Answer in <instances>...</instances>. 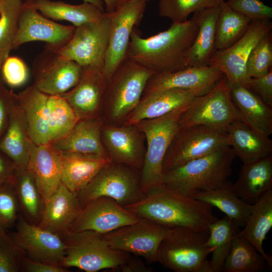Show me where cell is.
Instances as JSON below:
<instances>
[{"mask_svg":"<svg viewBox=\"0 0 272 272\" xmlns=\"http://www.w3.org/2000/svg\"><path fill=\"white\" fill-rule=\"evenodd\" d=\"M1 71H0V82L2 81V79H1Z\"/></svg>","mask_w":272,"mask_h":272,"instance_id":"cell-57","label":"cell"},{"mask_svg":"<svg viewBox=\"0 0 272 272\" xmlns=\"http://www.w3.org/2000/svg\"><path fill=\"white\" fill-rule=\"evenodd\" d=\"M23 1L25 0H23ZM84 2H87L94 4L98 7L101 10L104 11V4L102 0H83Z\"/></svg>","mask_w":272,"mask_h":272,"instance_id":"cell-54","label":"cell"},{"mask_svg":"<svg viewBox=\"0 0 272 272\" xmlns=\"http://www.w3.org/2000/svg\"><path fill=\"white\" fill-rule=\"evenodd\" d=\"M119 268L123 272H151L152 269L147 267L145 263L139 258H130L125 263L121 265Z\"/></svg>","mask_w":272,"mask_h":272,"instance_id":"cell-52","label":"cell"},{"mask_svg":"<svg viewBox=\"0 0 272 272\" xmlns=\"http://www.w3.org/2000/svg\"><path fill=\"white\" fill-rule=\"evenodd\" d=\"M65 245L61 265L87 272L118 268L130 258L129 253L111 247L103 234L91 230L67 231L60 235Z\"/></svg>","mask_w":272,"mask_h":272,"instance_id":"cell-4","label":"cell"},{"mask_svg":"<svg viewBox=\"0 0 272 272\" xmlns=\"http://www.w3.org/2000/svg\"><path fill=\"white\" fill-rule=\"evenodd\" d=\"M251 21L224 2L220 6L216 25L217 51L227 48L236 42L246 31Z\"/></svg>","mask_w":272,"mask_h":272,"instance_id":"cell-39","label":"cell"},{"mask_svg":"<svg viewBox=\"0 0 272 272\" xmlns=\"http://www.w3.org/2000/svg\"><path fill=\"white\" fill-rule=\"evenodd\" d=\"M139 170L111 161L85 188L77 193L82 207L101 196L111 198L124 207L138 201L144 196L141 189Z\"/></svg>","mask_w":272,"mask_h":272,"instance_id":"cell-7","label":"cell"},{"mask_svg":"<svg viewBox=\"0 0 272 272\" xmlns=\"http://www.w3.org/2000/svg\"><path fill=\"white\" fill-rule=\"evenodd\" d=\"M16 95L8 90L0 82V141L2 139L8 126L11 108L15 100Z\"/></svg>","mask_w":272,"mask_h":272,"instance_id":"cell-49","label":"cell"},{"mask_svg":"<svg viewBox=\"0 0 272 272\" xmlns=\"http://www.w3.org/2000/svg\"><path fill=\"white\" fill-rule=\"evenodd\" d=\"M110 23V14L106 12L99 21L76 27L69 42L56 51L82 67L93 66L103 69Z\"/></svg>","mask_w":272,"mask_h":272,"instance_id":"cell-11","label":"cell"},{"mask_svg":"<svg viewBox=\"0 0 272 272\" xmlns=\"http://www.w3.org/2000/svg\"><path fill=\"white\" fill-rule=\"evenodd\" d=\"M29 139L25 118L16 95L6 130L0 141V151L13 161L18 170L27 169Z\"/></svg>","mask_w":272,"mask_h":272,"instance_id":"cell-32","label":"cell"},{"mask_svg":"<svg viewBox=\"0 0 272 272\" xmlns=\"http://www.w3.org/2000/svg\"><path fill=\"white\" fill-rule=\"evenodd\" d=\"M48 96L34 86L16 95L17 102L25 118L28 135L37 145L49 144Z\"/></svg>","mask_w":272,"mask_h":272,"instance_id":"cell-25","label":"cell"},{"mask_svg":"<svg viewBox=\"0 0 272 272\" xmlns=\"http://www.w3.org/2000/svg\"><path fill=\"white\" fill-rule=\"evenodd\" d=\"M230 91L223 75L210 91L195 97L181 115L179 128L202 124L227 131L233 122L243 121L232 100Z\"/></svg>","mask_w":272,"mask_h":272,"instance_id":"cell-8","label":"cell"},{"mask_svg":"<svg viewBox=\"0 0 272 272\" xmlns=\"http://www.w3.org/2000/svg\"><path fill=\"white\" fill-rule=\"evenodd\" d=\"M232 100L243 121L255 131L269 136L272 133V107L241 85L230 86Z\"/></svg>","mask_w":272,"mask_h":272,"instance_id":"cell-31","label":"cell"},{"mask_svg":"<svg viewBox=\"0 0 272 272\" xmlns=\"http://www.w3.org/2000/svg\"><path fill=\"white\" fill-rule=\"evenodd\" d=\"M139 219L114 199L101 196L90 201L82 208L70 231L91 230L105 234Z\"/></svg>","mask_w":272,"mask_h":272,"instance_id":"cell-17","label":"cell"},{"mask_svg":"<svg viewBox=\"0 0 272 272\" xmlns=\"http://www.w3.org/2000/svg\"><path fill=\"white\" fill-rule=\"evenodd\" d=\"M239 231L233 238L231 249L224 262L222 271H263L268 266L265 259L248 241L239 235Z\"/></svg>","mask_w":272,"mask_h":272,"instance_id":"cell-38","label":"cell"},{"mask_svg":"<svg viewBox=\"0 0 272 272\" xmlns=\"http://www.w3.org/2000/svg\"><path fill=\"white\" fill-rule=\"evenodd\" d=\"M1 75L3 80L9 86L19 87L27 82L29 70L21 58L9 55L2 65Z\"/></svg>","mask_w":272,"mask_h":272,"instance_id":"cell-46","label":"cell"},{"mask_svg":"<svg viewBox=\"0 0 272 272\" xmlns=\"http://www.w3.org/2000/svg\"><path fill=\"white\" fill-rule=\"evenodd\" d=\"M17 171L13 161L0 151V185L13 182Z\"/></svg>","mask_w":272,"mask_h":272,"instance_id":"cell-51","label":"cell"},{"mask_svg":"<svg viewBox=\"0 0 272 272\" xmlns=\"http://www.w3.org/2000/svg\"><path fill=\"white\" fill-rule=\"evenodd\" d=\"M188 106L160 117L142 120L134 124L145 134L147 142L140 177L141 189L144 195L162 184L163 160L179 128L180 117Z\"/></svg>","mask_w":272,"mask_h":272,"instance_id":"cell-5","label":"cell"},{"mask_svg":"<svg viewBox=\"0 0 272 272\" xmlns=\"http://www.w3.org/2000/svg\"><path fill=\"white\" fill-rule=\"evenodd\" d=\"M82 207L77 193L60 182L44 203L38 226L61 235L70 230Z\"/></svg>","mask_w":272,"mask_h":272,"instance_id":"cell-23","label":"cell"},{"mask_svg":"<svg viewBox=\"0 0 272 272\" xmlns=\"http://www.w3.org/2000/svg\"><path fill=\"white\" fill-rule=\"evenodd\" d=\"M141 133L135 125L102 126V141L111 161L141 170L145 154Z\"/></svg>","mask_w":272,"mask_h":272,"instance_id":"cell-20","label":"cell"},{"mask_svg":"<svg viewBox=\"0 0 272 272\" xmlns=\"http://www.w3.org/2000/svg\"><path fill=\"white\" fill-rule=\"evenodd\" d=\"M24 3L48 19L67 21L76 27L96 22L106 13L94 4L84 2L79 5L51 0H25Z\"/></svg>","mask_w":272,"mask_h":272,"instance_id":"cell-30","label":"cell"},{"mask_svg":"<svg viewBox=\"0 0 272 272\" xmlns=\"http://www.w3.org/2000/svg\"><path fill=\"white\" fill-rule=\"evenodd\" d=\"M220 6L196 12L198 29L188 54L189 66L209 65L217 51L216 46V25Z\"/></svg>","mask_w":272,"mask_h":272,"instance_id":"cell-33","label":"cell"},{"mask_svg":"<svg viewBox=\"0 0 272 272\" xmlns=\"http://www.w3.org/2000/svg\"><path fill=\"white\" fill-rule=\"evenodd\" d=\"M28 147L27 170L33 177L45 203L61 182L60 152L50 144L37 145L30 139Z\"/></svg>","mask_w":272,"mask_h":272,"instance_id":"cell-21","label":"cell"},{"mask_svg":"<svg viewBox=\"0 0 272 272\" xmlns=\"http://www.w3.org/2000/svg\"><path fill=\"white\" fill-rule=\"evenodd\" d=\"M246 70L248 78L263 76L272 70L271 31L265 35L252 50Z\"/></svg>","mask_w":272,"mask_h":272,"instance_id":"cell-43","label":"cell"},{"mask_svg":"<svg viewBox=\"0 0 272 272\" xmlns=\"http://www.w3.org/2000/svg\"><path fill=\"white\" fill-rule=\"evenodd\" d=\"M272 107V70L257 78H250L242 85Z\"/></svg>","mask_w":272,"mask_h":272,"instance_id":"cell-48","label":"cell"},{"mask_svg":"<svg viewBox=\"0 0 272 272\" xmlns=\"http://www.w3.org/2000/svg\"><path fill=\"white\" fill-rule=\"evenodd\" d=\"M106 86L102 69L84 66L78 84L60 95L66 99L79 120L93 118L103 101Z\"/></svg>","mask_w":272,"mask_h":272,"instance_id":"cell-22","label":"cell"},{"mask_svg":"<svg viewBox=\"0 0 272 272\" xmlns=\"http://www.w3.org/2000/svg\"><path fill=\"white\" fill-rule=\"evenodd\" d=\"M49 144L66 135L79 118L66 99L61 95H50L47 102Z\"/></svg>","mask_w":272,"mask_h":272,"instance_id":"cell-40","label":"cell"},{"mask_svg":"<svg viewBox=\"0 0 272 272\" xmlns=\"http://www.w3.org/2000/svg\"><path fill=\"white\" fill-rule=\"evenodd\" d=\"M102 126L94 118L80 119L66 135L50 144L60 152L108 157L101 139Z\"/></svg>","mask_w":272,"mask_h":272,"instance_id":"cell-27","label":"cell"},{"mask_svg":"<svg viewBox=\"0 0 272 272\" xmlns=\"http://www.w3.org/2000/svg\"><path fill=\"white\" fill-rule=\"evenodd\" d=\"M171 228L152 220L141 218L103 236L112 248L144 257L149 263L157 262L158 251L163 239Z\"/></svg>","mask_w":272,"mask_h":272,"instance_id":"cell-12","label":"cell"},{"mask_svg":"<svg viewBox=\"0 0 272 272\" xmlns=\"http://www.w3.org/2000/svg\"><path fill=\"white\" fill-rule=\"evenodd\" d=\"M106 7V12L111 13L117 7L118 0H102Z\"/></svg>","mask_w":272,"mask_h":272,"instance_id":"cell-53","label":"cell"},{"mask_svg":"<svg viewBox=\"0 0 272 272\" xmlns=\"http://www.w3.org/2000/svg\"><path fill=\"white\" fill-rule=\"evenodd\" d=\"M124 208L139 218L170 228L184 227L209 233V225L218 219L210 205L176 193L163 184Z\"/></svg>","mask_w":272,"mask_h":272,"instance_id":"cell-2","label":"cell"},{"mask_svg":"<svg viewBox=\"0 0 272 272\" xmlns=\"http://www.w3.org/2000/svg\"><path fill=\"white\" fill-rule=\"evenodd\" d=\"M19 206L13 182L0 185V225L12 228L18 218Z\"/></svg>","mask_w":272,"mask_h":272,"instance_id":"cell-45","label":"cell"},{"mask_svg":"<svg viewBox=\"0 0 272 272\" xmlns=\"http://www.w3.org/2000/svg\"><path fill=\"white\" fill-rule=\"evenodd\" d=\"M195 97L191 92L179 89H166L144 95L126 118L125 124L134 125L142 120L163 116L188 106Z\"/></svg>","mask_w":272,"mask_h":272,"instance_id":"cell-24","label":"cell"},{"mask_svg":"<svg viewBox=\"0 0 272 272\" xmlns=\"http://www.w3.org/2000/svg\"><path fill=\"white\" fill-rule=\"evenodd\" d=\"M22 270L27 272H65V267L57 264L33 260L24 257L22 261Z\"/></svg>","mask_w":272,"mask_h":272,"instance_id":"cell-50","label":"cell"},{"mask_svg":"<svg viewBox=\"0 0 272 272\" xmlns=\"http://www.w3.org/2000/svg\"><path fill=\"white\" fill-rule=\"evenodd\" d=\"M34 85L50 95H60L74 88L81 77L82 66L64 57L56 50L45 47L33 63Z\"/></svg>","mask_w":272,"mask_h":272,"instance_id":"cell-15","label":"cell"},{"mask_svg":"<svg viewBox=\"0 0 272 272\" xmlns=\"http://www.w3.org/2000/svg\"><path fill=\"white\" fill-rule=\"evenodd\" d=\"M272 187V155L246 163L241 167L236 181L232 184L235 193L253 204Z\"/></svg>","mask_w":272,"mask_h":272,"instance_id":"cell-28","label":"cell"},{"mask_svg":"<svg viewBox=\"0 0 272 272\" xmlns=\"http://www.w3.org/2000/svg\"><path fill=\"white\" fill-rule=\"evenodd\" d=\"M146 0H135L118 7L110 14V29L103 74L106 82L126 58L132 31L144 16Z\"/></svg>","mask_w":272,"mask_h":272,"instance_id":"cell-14","label":"cell"},{"mask_svg":"<svg viewBox=\"0 0 272 272\" xmlns=\"http://www.w3.org/2000/svg\"><path fill=\"white\" fill-rule=\"evenodd\" d=\"M23 0H0V53L7 57L18 28Z\"/></svg>","mask_w":272,"mask_h":272,"instance_id":"cell-41","label":"cell"},{"mask_svg":"<svg viewBox=\"0 0 272 272\" xmlns=\"http://www.w3.org/2000/svg\"><path fill=\"white\" fill-rule=\"evenodd\" d=\"M11 237L30 259L61 265L65 245L60 235L32 224L19 216L16 230Z\"/></svg>","mask_w":272,"mask_h":272,"instance_id":"cell-18","label":"cell"},{"mask_svg":"<svg viewBox=\"0 0 272 272\" xmlns=\"http://www.w3.org/2000/svg\"><path fill=\"white\" fill-rule=\"evenodd\" d=\"M223 74L215 67L188 66L182 70L153 75L148 80L143 94L170 89L188 90L195 96L210 91L218 83Z\"/></svg>","mask_w":272,"mask_h":272,"instance_id":"cell-19","label":"cell"},{"mask_svg":"<svg viewBox=\"0 0 272 272\" xmlns=\"http://www.w3.org/2000/svg\"><path fill=\"white\" fill-rule=\"evenodd\" d=\"M228 147L226 131L202 124L179 128L165 154L163 173Z\"/></svg>","mask_w":272,"mask_h":272,"instance_id":"cell-10","label":"cell"},{"mask_svg":"<svg viewBox=\"0 0 272 272\" xmlns=\"http://www.w3.org/2000/svg\"><path fill=\"white\" fill-rule=\"evenodd\" d=\"M269 20H253L245 33L230 47L216 51L209 65L216 67L226 78L230 86L242 85L249 78L246 66L252 50L259 41L271 31Z\"/></svg>","mask_w":272,"mask_h":272,"instance_id":"cell-13","label":"cell"},{"mask_svg":"<svg viewBox=\"0 0 272 272\" xmlns=\"http://www.w3.org/2000/svg\"><path fill=\"white\" fill-rule=\"evenodd\" d=\"M236 157L230 147L189 161L163 173L162 183L169 190L191 197L196 192L224 186Z\"/></svg>","mask_w":272,"mask_h":272,"instance_id":"cell-3","label":"cell"},{"mask_svg":"<svg viewBox=\"0 0 272 272\" xmlns=\"http://www.w3.org/2000/svg\"><path fill=\"white\" fill-rule=\"evenodd\" d=\"M226 3L232 10L251 21H270L272 18V8L260 0H228Z\"/></svg>","mask_w":272,"mask_h":272,"instance_id":"cell-47","label":"cell"},{"mask_svg":"<svg viewBox=\"0 0 272 272\" xmlns=\"http://www.w3.org/2000/svg\"><path fill=\"white\" fill-rule=\"evenodd\" d=\"M153 75L148 69L127 58L121 63L107 83L103 98L112 120L126 118L134 110Z\"/></svg>","mask_w":272,"mask_h":272,"instance_id":"cell-9","label":"cell"},{"mask_svg":"<svg viewBox=\"0 0 272 272\" xmlns=\"http://www.w3.org/2000/svg\"><path fill=\"white\" fill-rule=\"evenodd\" d=\"M25 253L0 225V272L21 271Z\"/></svg>","mask_w":272,"mask_h":272,"instance_id":"cell-44","label":"cell"},{"mask_svg":"<svg viewBox=\"0 0 272 272\" xmlns=\"http://www.w3.org/2000/svg\"><path fill=\"white\" fill-rule=\"evenodd\" d=\"M224 0H159L160 16L170 19L172 23L187 20L190 14L204 9L220 7Z\"/></svg>","mask_w":272,"mask_h":272,"instance_id":"cell-42","label":"cell"},{"mask_svg":"<svg viewBox=\"0 0 272 272\" xmlns=\"http://www.w3.org/2000/svg\"><path fill=\"white\" fill-rule=\"evenodd\" d=\"M6 58L7 57H6L3 54L0 53V71H1L2 65Z\"/></svg>","mask_w":272,"mask_h":272,"instance_id":"cell-56","label":"cell"},{"mask_svg":"<svg viewBox=\"0 0 272 272\" xmlns=\"http://www.w3.org/2000/svg\"><path fill=\"white\" fill-rule=\"evenodd\" d=\"M227 132L230 147L243 163L271 155L272 141L269 137L255 131L243 121L233 122Z\"/></svg>","mask_w":272,"mask_h":272,"instance_id":"cell-29","label":"cell"},{"mask_svg":"<svg viewBox=\"0 0 272 272\" xmlns=\"http://www.w3.org/2000/svg\"><path fill=\"white\" fill-rule=\"evenodd\" d=\"M76 28L56 23L23 3L13 49L26 43L40 41L46 43L45 47L56 50L69 42Z\"/></svg>","mask_w":272,"mask_h":272,"instance_id":"cell-16","label":"cell"},{"mask_svg":"<svg viewBox=\"0 0 272 272\" xmlns=\"http://www.w3.org/2000/svg\"><path fill=\"white\" fill-rule=\"evenodd\" d=\"M238 234L263 256L270 269L272 257L264 251L263 242L272 227V189L252 204L250 214Z\"/></svg>","mask_w":272,"mask_h":272,"instance_id":"cell-34","label":"cell"},{"mask_svg":"<svg viewBox=\"0 0 272 272\" xmlns=\"http://www.w3.org/2000/svg\"><path fill=\"white\" fill-rule=\"evenodd\" d=\"M198 29L195 13L190 19L172 23L168 29L148 38H142L134 28L126 58L154 75L184 69L189 66L188 54Z\"/></svg>","mask_w":272,"mask_h":272,"instance_id":"cell-1","label":"cell"},{"mask_svg":"<svg viewBox=\"0 0 272 272\" xmlns=\"http://www.w3.org/2000/svg\"><path fill=\"white\" fill-rule=\"evenodd\" d=\"M232 183L208 191H199L191 197L215 207L238 227H244L250 214L252 204L239 198L232 189Z\"/></svg>","mask_w":272,"mask_h":272,"instance_id":"cell-35","label":"cell"},{"mask_svg":"<svg viewBox=\"0 0 272 272\" xmlns=\"http://www.w3.org/2000/svg\"><path fill=\"white\" fill-rule=\"evenodd\" d=\"M239 227L226 216L218 219L209 226L206 245L211 250L209 260L211 272H221L231 249L233 238L239 231Z\"/></svg>","mask_w":272,"mask_h":272,"instance_id":"cell-36","label":"cell"},{"mask_svg":"<svg viewBox=\"0 0 272 272\" xmlns=\"http://www.w3.org/2000/svg\"><path fill=\"white\" fill-rule=\"evenodd\" d=\"M19 209L29 222L38 225L44 202L35 181L27 169L18 170L13 181Z\"/></svg>","mask_w":272,"mask_h":272,"instance_id":"cell-37","label":"cell"},{"mask_svg":"<svg viewBox=\"0 0 272 272\" xmlns=\"http://www.w3.org/2000/svg\"><path fill=\"white\" fill-rule=\"evenodd\" d=\"M208 237L209 233L203 231L171 228L160 243L157 262L175 272H211Z\"/></svg>","mask_w":272,"mask_h":272,"instance_id":"cell-6","label":"cell"},{"mask_svg":"<svg viewBox=\"0 0 272 272\" xmlns=\"http://www.w3.org/2000/svg\"><path fill=\"white\" fill-rule=\"evenodd\" d=\"M60 155L61 182L76 193L85 188L98 172L111 162L106 156L71 152H60Z\"/></svg>","mask_w":272,"mask_h":272,"instance_id":"cell-26","label":"cell"},{"mask_svg":"<svg viewBox=\"0 0 272 272\" xmlns=\"http://www.w3.org/2000/svg\"><path fill=\"white\" fill-rule=\"evenodd\" d=\"M132 1H135V0H118L116 8L125 3H126ZM146 1H148L149 0H146Z\"/></svg>","mask_w":272,"mask_h":272,"instance_id":"cell-55","label":"cell"}]
</instances>
